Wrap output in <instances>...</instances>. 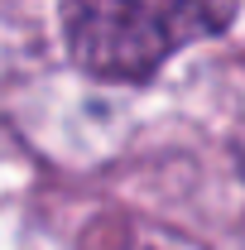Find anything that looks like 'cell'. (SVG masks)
Returning <instances> with one entry per match:
<instances>
[{
	"instance_id": "1",
	"label": "cell",
	"mask_w": 245,
	"mask_h": 250,
	"mask_svg": "<svg viewBox=\"0 0 245 250\" xmlns=\"http://www.w3.org/2000/svg\"><path fill=\"white\" fill-rule=\"evenodd\" d=\"M241 0H62L67 58L101 82H149L187 43L236 24Z\"/></svg>"
}]
</instances>
